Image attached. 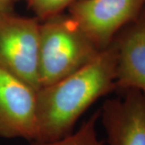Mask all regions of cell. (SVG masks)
Masks as SVG:
<instances>
[{
    "mask_svg": "<svg viewBox=\"0 0 145 145\" xmlns=\"http://www.w3.org/2000/svg\"><path fill=\"white\" fill-rule=\"evenodd\" d=\"M79 1L81 0H27L25 3L35 17L43 21L64 13L65 9Z\"/></svg>",
    "mask_w": 145,
    "mask_h": 145,
    "instance_id": "9",
    "label": "cell"
},
{
    "mask_svg": "<svg viewBox=\"0 0 145 145\" xmlns=\"http://www.w3.org/2000/svg\"><path fill=\"white\" fill-rule=\"evenodd\" d=\"M37 90L0 67V137L35 142Z\"/></svg>",
    "mask_w": 145,
    "mask_h": 145,
    "instance_id": "5",
    "label": "cell"
},
{
    "mask_svg": "<svg viewBox=\"0 0 145 145\" xmlns=\"http://www.w3.org/2000/svg\"><path fill=\"white\" fill-rule=\"evenodd\" d=\"M15 4L14 0H0V14L14 11Z\"/></svg>",
    "mask_w": 145,
    "mask_h": 145,
    "instance_id": "10",
    "label": "cell"
},
{
    "mask_svg": "<svg viewBox=\"0 0 145 145\" xmlns=\"http://www.w3.org/2000/svg\"><path fill=\"white\" fill-rule=\"evenodd\" d=\"M144 7L145 0H81L68 9V14L103 50L139 17Z\"/></svg>",
    "mask_w": 145,
    "mask_h": 145,
    "instance_id": "4",
    "label": "cell"
},
{
    "mask_svg": "<svg viewBox=\"0 0 145 145\" xmlns=\"http://www.w3.org/2000/svg\"><path fill=\"white\" fill-rule=\"evenodd\" d=\"M100 51L69 14L61 13L40 21V87L56 82L84 67Z\"/></svg>",
    "mask_w": 145,
    "mask_h": 145,
    "instance_id": "2",
    "label": "cell"
},
{
    "mask_svg": "<svg viewBox=\"0 0 145 145\" xmlns=\"http://www.w3.org/2000/svg\"><path fill=\"white\" fill-rule=\"evenodd\" d=\"M40 20L17 15L0 14V67L20 78L36 90L39 81Z\"/></svg>",
    "mask_w": 145,
    "mask_h": 145,
    "instance_id": "3",
    "label": "cell"
},
{
    "mask_svg": "<svg viewBox=\"0 0 145 145\" xmlns=\"http://www.w3.org/2000/svg\"><path fill=\"white\" fill-rule=\"evenodd\" d=\"M15 2H16V3H19V2H26L27 0H14Z\"/></svg>",
    "mask_w": 145,
    "mask_h": 145,
    "instance_id": "11",
    "label": "cell"
},
{
    "mask_svg": "<svg viewBox=\"0 0 145 145\" xmlns=\"http://www.w3.org/2000/svg\"><path fill=\"white\" fill-rule=\"evenodd\" d=\"M107 99L100 109L107 145H145V96L137 89Z\"/></svg>",
    "mask_w": 145,
    "mask_h": 145,
    "instance_id": "6",
    "label": "cell"
},
{
    "mask_svg": "<svg viewBox=\"0 0 145 145\" xmlns=\"http://www.w3.org/2000/svg\"><path fill=\"white\" fill-rule=\"evenodd\" d=\"M117 51L115 90L137 89L145 96V7L114 39Z\"/></svg>",
    "mask_w": 145,
    "mask_h": 145,
    "instance_id": "7",
    "label": "cell"
},
{
    "mask_svg": "<svg viewBox=\"0 0 145 145\" xmlns=\"http://www.w3.org/2000/svg\"><path fill=\"white\" fill-rule=\"evenodd\" d=\"M99 119L100 110L90 115L76 131L58 140L33 143V145H104V142L99 140L97 134L96 125Z\"/></svg>",
    "mask_w": 145,
    "mask_h": 145,
    "instance_id": "8",
    "label": "cell"
},
{
    "mask_svg": "<svg viewBox=\"0 0 145 145\" xmlns=\"http://www.w3.org/2000/svg\"><path fill=\"white\" fill-rule=\"evenodd\" d=\"M117 51L114 40L92 61L37 90V133L34 143L72 133L78 119L98 99L115 90Z\"/></svg>",
    "mask_w": 145,
    "mask_h": 145,
    "instance_id": "1",
    "label": "cell"
}]
</instances>
